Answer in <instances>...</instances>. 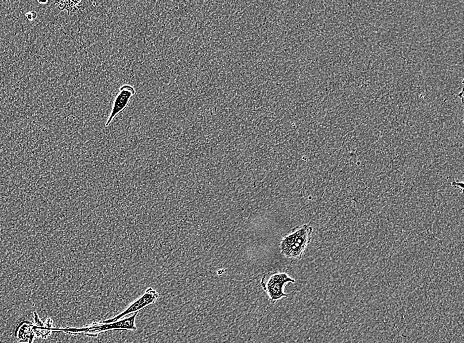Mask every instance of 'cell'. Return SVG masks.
Segmentation results:
<instances>
[{
    "instance_id": "6da1fadb",
    "label": "cell",
    "mask_w": 464,
    "mask_h": 343,
    "mask_svg": "<svg viewBox=\"0 0 464 343\" xmlns=\"http://www.w3.org/2000/svg\"><path fill=\"white\" fill-rule=\"evenodd\" d=\"M313 227L304 224L294 228L284 236L280 243L282 255L288 259L300 260L311 242Z\"/></svg>"
},
{
    "instance_id": "7a4b0ae2",
    "label": "cell",
    "mask_w": 464,
    "mask_h": 343,
    "mask_svg": "<svg viewBox=\"0 0 464 343\" xmlns=\"http://www.w3.org/2000/svg\"><path fill=\"white\" fill-rule=\"evenodd\" d=\"M296 280L286 273L269 271L264 273L261 280V285L268 297L271 304H276L289 294L285 292L286 284L295 283Z\"/></svg>"
},
{
    "instance_id": "3957f363",
    "label": "cell",
    "mask_w": 464,
    "mask_h": 343,
    "mask_svg": "<svg viewBox=\"0 0 464 343\" xmlns=\"http://www.w3.org/2000/svg\"><path fill=\"white\" fill-rule=\"evenodd\" d=\"M138 312L133 314V316L124 319L115 321V322L104 323L101 322L94 323L92 324L86 325L81 328H68L64 330L65 332L73 335L83 333L84 335L92 337H97L100 334L105 332L114 331V330H129V331H136V318Z\"/></svg>"
},
{
    "instance_id": "277c9868",
    "label": "cell",
    "mask_w": 464,
    "mask_h": 343,
    "mask_svg": "<svg viewBox=\"0 0 464 343\" xmlns=\"http://www.w3.org/2000/svg\"><path fill=\"white\" fill-rule=\"evenodd\" d=\"M159 296V293L157 290L153 289L152 287H149L145 291L143 296L133 302L122 313L114 317L113 318L109 319V320L101 321V322L104 323L115 322V321L120 320L130 314L140 312L144 308L148 307L149 306L155 305Z\"/></svg>"
},
{
    "instance_id": "5b68a950",
    "label": "cell",
    "mask_w": 464,
    "mask_h": 343,
    "mask_svg": "<svg viewBox=\"0 0 464 343\" xmlns=\"http://www.w3.org/2000/svg\"><path fill=\"white\" fill-rule=\"evenodd\" d=\"M136 94L135 88L130 84L121 86L118 95L115 98L109 118L105 123V127H108L119 114L122 113L129 105L132 97Z\"/></svg>"
},
{
    "instance_id": "8992f818",
    "label": "cell",
    "mask_w": 464,
    "mask_h": 343,
    "mask_svg": "<svg viewBox=\"0 0 464 343\" xmlns=\"http://www.w3.org/2000/svg\"><path fill=\"white\" fill-rule=\"evenodd\" d=\"M81 1H63L56 2L55 4H57L58 8L60 10H68L70 12L71 10H75L76 8L79 4L81 3Z\"/></svg>"
},
{
    "instance_id": "52a82bcc",
    "label": "cell",
    "mask_w": 464,
    "mask_h": 343,
    "mask_svg": "<svg viewBox=\"0 0 464 343\" xmlns=\"http://www.w3.org/2000/svg\"><path fill=\"white\" fill-rule=\"evenodd\" d=\"M25 15L28 20L32 21L37 17V13L34 12V11H29V12L25 13Z\"/></svg>"
},
{
    "instance_id": "ba28073f",
    "label": "cell",
    "mask_w": 464,
    "mask_h": 343,
    "mask_svg": "<svg viewBox=\"0 0 464 343\" xmlns=\"http://www.w3.org/2000/svg\"><path fill=\"white\" fill-rule=\"evenodd\" d=\"M452 186L455 187V188H460L461 192H463V182H452Z\"/></svg>"
},
{
    "instance_id": "9c48e42d",
    "label": "cell",
    "mask_w": 464,
    "mask_h": 343,
    "mask_svg": "<svg viewBox=\"0 0 464 343\" xmlns=\"http://www.w3.org/2000/svg\"><path fill=\"white\" fill-rule=\"evenodd\" d=\"M38 3L40 4H47L49 3V1H45V2L38 1Z\"/></svg>"
}]
</instances>
